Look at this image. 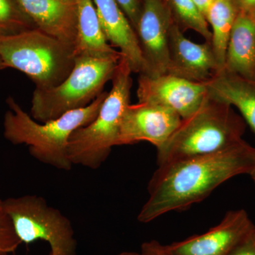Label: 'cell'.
<instances>
[{
	"mask_svg": "<svg viewBox=\"0 0 255 255\" xmlns=\"http://www.w3.org/2000/svg\"><path fill=\"white\" fill-rule=\"evenodd\" d=\"M255 164V147L242 140L216 153L159 166L147 185L148 199L137 220L147 223L187 209L228 179L250 174Z\"/></svg>",
	"mask_w": 255,
	"mask_h": 255,
	"instance_id": "obj_1",
	"label": "cell"
},
{
	"mask_svg": "<svg viewBox=\"0 0 255 255\" xmlns=\"http://www.w3.org/2000/svg\"><path fill=\"white\" fill-rule=\"evenodd\" d=\"M107 94L103 92L87 107L45 123L32 118L14 98L8 97L9 110L3 122L4 137L14 145H27L30 155L38 162L59 170L70 171L73 165L68 157L69 139L75 130L96 118Z\"/></svg>",
	"mask_w": 255,
	"mask_h": 255,
	"instance_id": "obj_2",
	"label": "cell"
},
{
	"mask_svg": "<svg viewBox=\"0 0 255 255\" xmlns=\"http://www.w3.org/2000/svg\"><path fill=\"white\" fill-rule=\"evenodd\" d=\"M246 123L232 106L208 95L199 110L182 119L163 145L157 148V165L211 155L243 140Z\"/></svg>",
	"mask_w": 255,
	"mask_h": 255,
	"instance_id": "obj_3",
	"label": "cell"
},
{
	"mask_svg": "<svg viewBox=\"0 0 255 255\" xmlns=\"http://www.w3.org/2000/svg\"><path fill=\"white\" fill-rule=\"evenodd\" d=\"M132 73L128 62L122 56L100 112L90 124L75 130L69 139L68 157L73 165L98 169L108 158L112 147L117 145L122 118L130 105Z\"/></svg>",
	"mask_w": 255,
	"mask_h": 255,
	"instance_id": "obj_4",
	"label": "cell"
},
{
	"mask_svg": "<svg viewBox=\"0 0 255 255\" xmlns=\"http://www.w3.org/2000/svg\"><path fill=\"white\" fill-rule=\"evenodd\" d=\"M122 57L119 53L75 58L73 70L59 85L35 88L31 100L32 118L45 123L91 104L103 92L105 84L112 80Z\"/></svg>",
	"mask_w": 255,
	"mask_h": 255,
	"instance_id": "obj_5",
	"label": "cell"
},
{
	"mask_svg": "<svg viewBox=\"0 0 255 255\" xmlns=\"http://www.w3.org/2000/svg\"><path fill=\"white\" fill-rule=\"evenodd\" d=\"M0 58L5 68L27 75L36 88L58 86L75 65L74 48L38 28L0 39Z\"/></svg>",
	"mask_w": 255,
	"mask_h": 255,
	"instance_id": "obj_6",
	"label": "cell"
},
{
	"mask_svg": "<svg viewBox=\"0 0 255 255\" xmlns=\"http://www.w3.org/2000/svg\"><path fill=\"white\" fill-rule=\"evenodd\" d=\"M15 233L21 243L38 241L49 245L50 255H77L73 225L61 211L37 195L11 197L4 200Z\"/></svg>",
	"mask_w": 255,
	"mask_h": 255,
	"instance_id": "obj_7",
	"label": "cell"
},
{
	"mask_svg": "<svg viewBox=\"0 0 255 255\" xmlns=\"http://www.w3.org/2000/svg\"><path fill=\"white\" fill-rule=\"evenodd\" d=\"M137 96L139 102L162 106L183 119L194 113L208 96L206 83L189 81L166 73L151 77L139 74Z\"/></svg>",
	"mask_w": 255,
	"mask_h": 255,
	"instance_id": "obj_8",
	"label": "cell"
},
{
	"mask_svg": "<svg viewBox=\"0 0 255 255\" xmlns=\"http://www.w3.org/2000/svg\"><path fill=\"white\" fill-rule=\"evenodd\" d=\"M136 34L145 68L140 74L151 77L167 73L169 29L173 22L164 0H142Z\"/></svg>",
	"mask_w": 255,
	"mask_h": 255,
	"instance_id": "obj_9",
	"label": "cell"
},
{
	"mask_svg": "<svg viewBox=\"0 0 255 255\" xmlns=\"http://www.w3.org/2000/svg\"><path fill=\"white\" fill-rule=\"evenodd\" d=\"M181 121L179 114L162 106L148 102L130 104L122 118L117 145L146 141L158 148L173 134Z\"/></svg>",
	"mask_w": 255,
	"mask_h": 255,
	"instance_id": "obj_10",
	"label": "cell"
},
{
	"mask_svg": "<svg viewBox=\"0 0 255 255\" xmlns=\"http://www.w3.org/2000/svg\"><path fill=\"white\" fill-rule=\"evenodd\" d=\"M168 56L167 73L189 81L206 83L222 70L211 43L190 41L174 21L169 29Z\"/></svg>",
	"mask_w": 255,
	"mask_h": 255,
	"instance_id": "obj_11",
	"label": "cell"
},
{
	"mask_svg": "<svg viewBox=\"0 0 255 255\" xmlns=\"http://www.w3.org/2000/svg\"><path fill=\"white\" fill-rule=\"evenodd\" d=\"M245 210L231 211L204 234L165 246L172 255H228L253 226Z\"/></svg>",
	"mask_w": 255,
	"mask_h": 255,
	"instance_id": "obj_12",
	"label": "cell"
},
{
	"mask_svg": "<svg viewBox=\"0 0 255 255\" xmlns=\"http://www.w3.org/2000/svg\"><path fill=\"white\" fill-rule=\"evenodd\" d=\"M17 1L37 28L74 48L77 37L75 0Z\"/></svg>",
	"mask_w": 255,
	"mask_h": 255,
	"instance_id": "obj_13",
	"label": "cell"
},
{
	"mask_svg": "<svg viewBox=\"0 0 255 255\" xmlns=\"http://www.w3.org/2000/svg\"><path fill=\"white\" fill-rule=\"evenodd\" d=\"M107 41L119 48L132 73L140 74L145 68L135 29L116 0H93Z\"/></svg>",
	"mask_w": 255,
	"mask_h": 255,
	"instance_id": "obj_14",
	"label": "cell"
},
{
	"mask_svg": "<svg viewBox=\"0 0 255 255\" xmlns=\"http://www.w3.org/2000/svg\"><path fill=\"white\" fill-rule=\"evenodd\" d=\"M223 69L255 80V12L240 9L230 35Z\"/></svg>",
	"mask_w": 255,
	"mask_h": 255,
	"instance_id": "obj_15",
	"label": "cell"
},
{
	"mask_svg": "<svg viewBox=\"0 0 255 255\" xmlns=\"http://www.w3.org/2000/svg\"><path fill=\"white\" fill-rule=\"evenodd\" d=\"M208 95L236 107L255 134V80L220 70L206 82Z\"/></svg>",
	"mask_w": 255,
	"mask_h": 255,
	"instance_id": "obj_16",
	"label": "cell"
},
{
	"mask_svg": "<svg viewBox=\"0 0 255 255\" xmlns=\"http://www.w3.org/2000/svg\"><path fill=\"white\" fill-rule=\"evenodd\" d=\"M77 37L74 46L75 58L105 57L118 55L107 41L93 0H75Z\"/></svg>",
	"mask_w": 255,
	"mask_h": 255,
	"instance_id": "obj_17",
	"label": "cell"
},
{
	"mask_svg": "<svg viewBox=\"0 0 255 255\" xmlns=\"http://www.w3.org/2000/svg\"><path fill=\"white\" fill-rule=\"evenodd\" d=\"M240 9L237 0H215L206 16L212 28L211 44L215 56L222 69L230 35Z\"/></svg>",
	"mask_w": 255,
	"mask_h": 255,
	"instance_id": "obj_18",
	"label": "cell"
},
{
	"mask_svg": "<svg viewBox=\"0 0 255 255\" xmlns=\"http://www.w3.org/2000/svg\"><path fill=\"white\" fill-rule=\"evenodd\" d=\"M168 6L172 20L181 31L193 30L197 32L206 42L211 43L212 33L207 20L198 9L193 0H164Z\"/></svg>",
	"mask_w": 255,
	"mask_h": 255,
	"instance_id": "obj_19",
	"label": "cell"
},
{
	"mask_svg": "<svg viewBox=\"0 0 255 255\" xmlns=\"http://www.w3.org/2000/svg\"><path fill=\"white\" fill-rule=\"evenodd\" d=\"M37 28L17 0H0V39Z\"/></svg>",
	"mask_w": 255,
	"mask_h": 255,
	"instance_id": "obj_20",
	"label": "cell"
},
{
	"mask_svg": "<svg viewBox=\"0 0 255 255\" xmlns=\"http://www.w3.org/2000/svg\"><path fill=\"white\" fill-rule=\"evenodd\" d=\"M21 244L5 210L4 200L0 199V252L14 253Z\"/></svg>",
	"mask_w": 255,
	"mask_h": 255,
	"instance_id": "obj_21",
	"label": "cell"
},
{
	"mask_svg": "<svg viewBox=\"0 0 255 255\" xmlns=\"http://www.w3.org/2000/svg\"><path fill=\"white\" fill-rule=\"evenodd\" d=\"M228 255H255V226L238 242Z\"/></svg>",
	"mask_w": 255,
	"mask_h": 255,
	"instance_id": "obj_22",
	"label": "cell"
},
{
	"mask_svg": "<svg viewBox=\"0 0 255 255\" xmlns=\"http://www.w3.org/2000/svg\"><path fill=\"white\" fill-rule=\"evenodd\" d=\"M127 15L132 27L136 31L137 23L141 14L142 0H116Z\"/></svg>",
	"mask_w": 255,
	"mask_h": 255,
	"instance_id": "obj_23",
	"label": "cell"
},
{
	"mask_svg": "<svg viewBox=\"0 0 255 255\" xmlns=\"http://www.w3.org/2000/svg\"><path fill=\"white\" fill-rule=\"evenodd\" d=\"M142 255H172L159 242L151 241L144 243L141 246Z\"/></svg>",
	"mask_w": 255,
	"mask_h": 255,
	"instance_id": "obj_24",
	"label": "cell"
},
{
	"mask_svg": "<svg viewBox=\"0 0 255 255\" xmlns=\"http://www.w3.org/2000/svg\"><path fill=\"white\" fill-rule=\"evenodd\" d=\"M214 1L215 0H193L198 9L200 10L201 12L204 15L205 17Z\"/></svg>",
	"mask_w": 255,
	"mask_h": 255,
	"instance_id": "obj_25",
	"label": "cell"
},
{
	"mask_svg": "<svg viewBox=\"0 0 255 255\" xmlns=\"http://www.w3.org/2000/svg\"><path fill=\"white\" fill-rule=\"evenodd\" d=\"M240 7L255 12V0H237Z\"/></svg>",
	"mask_w": 255,
	"mask_h": 255,
	"instance_id": "obj_26",
	"label": "cell"
},
{
	"mask_svg": "<svg viewBox=\"0 0 255 255\" xmlns=\"http://www.w3.org/2000/svg\"><path fill=\"white\" fill-rule=\"evenodd\" d=\"M250 175L251 176L252 179H253V182H254L255 184V164L253 169H252L251 173H250Z\"/></svg>",
	"mask_w": 255,
	"mask_h": 255,
	"instance_id": "obj_27",
	"label": "cell"
},
{
	"mask_svg": "<svg viewBox=\"0 0 255 255\" xmlns=\"http://www.w3.org/2000/svg\"><path fill=\"white\" fill-rule=\"evenodd\" d=\"M119 255H142V254L141 253H129V252H127V253H121V254Z\"/></svg>",
	"mask_w": 255,
	"mask_h": 255,
	"instance_id": "obj_28",
	"label": "cell"
},
{
	"mask_svg": "<svg viewBox=\"0 0 255 255\" xmlns=\"http://www.w3.org/2000/svg\"><path fill=\"white\" fill-rule=\"evenodd\" d=\"M5 67L4 65V63H3L2 60H1V58H0V70L1 69H4Z\"/></svg>",
	"mask_w": 255,
	"mask_h": 255,
	"instance_id": "obj_29",
	"label": "cell"
},
{
	"mask_svg": "<svg viewBox=\"0 0 255 255\" xmlns=\"http://www.w3.org/2000/svg\"><path fill=\"white\" fill-rule=\"evenodd\" d=\"M0 255H8L7 253H2V252H0Z\"/></svg>",
	"mask_w": 255,
	"mask_h": 255,
	"instance_id": "obj_30",
	"label": "cell"
}]
</instances>
